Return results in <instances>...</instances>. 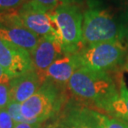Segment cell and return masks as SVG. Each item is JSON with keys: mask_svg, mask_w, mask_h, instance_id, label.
<instances>
[{"mask_svg": "<svg viewBox=\"0 0 128 128\" xmlns=\"http://www.w3.org/2000/svg\"><path fill=\"white\" fill-rule=\"evenodd\" d=\"M21 108H22L21 103H18V102H14V101H11L9 102V104L8 105L6 110H7V112H8V114L11 116L12 120H14L16 123H19V122H28V123H30V122L22 116Z\"/></svg>", "mask_w": 128, "mask_h": 128, "instance_id": "obj_14", "label": "cell"}, {"mask_svg": "<svg viewBox=\"0 0 128 128\" xmlns=\"http://www.w3.org/2000/svg\"><path fill=\"white\" fill-rule=\"evenodd\" d=\"M52 125L53 128H102L98 112L75 101H68Z\"/></svg>", "mask_w": 128, "mask_h": 128, "instance_id": "obj_7", "label": "cell"}, {"mask_svg": "<svg viewBox=\"0 0 128 128\" xmlns=\"http://www.w3.org/2000/svg\"><path fill=\"white\" fill-rule=\"evenodd\" d=\"M10 102L9 84H0V110L6 109Z\"/></svg>", "mask_w": 128, "mask_h": 128, "instance_id": "obj_17", "label": "cell"}, {"mask_svg": "<svg viewBox=\"0 0 128 128\" xmlns=\"http://www.w3.org/2000/svg\"><path fill=\"white\" fill-rule=\"evenodd\" d=\"M41 128H53V126L52 124H48V125H46V126H42Z\"/></svg>", "mask_w": 128, "mask_h": 128, "instance_id": "obj_22", "label": "cell"}, {"mask_svg": "<svg viewBox=\"0 0 128 128\" xmlns=\"http://www.w3.org/2000/svg\"><path fill=\"white\" fill-rule=\"evenodd\" d=\"M64 86L45 79L34 95L22 104V113L30 123H44L60 114L68 102Z\"/></svg>", "mask_w": 128, "mask_h": 128, "instance_id": "obj_2", "label": "cell"}, {"mask_svg": "<svg viewBox=\"0 0 128 128\" xmlns=\"http://www.w3.org/2000/svg\"><path fill=\"white\" fill-rule=\"evenodd\" d=\"M15 124L6 109L0 110V128H14Z\"/></svg>", "mask_w": 128, "mask_h": 128, "instance_id": "obj_18", "label": "cell"}, {"mask_svg": "<svg viewBox=\"0 0 128 128\" xmlns=\"http://www.w3.org/2000/svg\"><path fill=\"white\" fill-rule=\"evenodd\" d=\"M12 78L0 66V84H9Z\"/></svg>", "mask_w": 128, "mask_h": 128, "instance_id": "obj_20", "label": "cell"}, {"mask_svg": "<svg viewBox=\"0 0 128 128\" xmlns=\"http://www.w3.org/2000/svg\"><path fill=\"white\" fill-rule=\"evenodd\" d=\"M31 1L38 2L48 11H52L62 5L76 4L78 0H31Z\"/></svg>", "mask_w": 128, "mask_h": 128, "instance_id": "obj_15", "label": "cell"}, {"mask_svg": "<svg viewBox=\"0 0 128 128\" xmlns=\"http://www.w3.org/2000/svg\"><path fill=\"white\" fill-rule=\"evenodd\" d=\"M98 118L102 128H128V122L117 117L98 112Z\"/></svg>", "mask_w": 128, "mask_h": 128, "instance_id": "obj_13", "label": "cell"}, {"mask_svg": "<svg viewBox=\"0 0 128 128\" xmlns=\"http://www.w3.org/2000/svg\"><path fill=\"white\" fill-rule=\"evenodd\" d=\"M42 82L35 69L14 76L9 82L11 101L22 104L37 92Z\"/></svg>", "mask_w": 128, "mask_h": 128, "instance_id": "obj_11", "label": "cell"}, {"mask_svg": "<svg viewBox=\"0 0 128 128\" xmlns=\"http://www.w3.org/2000/svg\"><path fill=\"white\" fill-rule=\"evenodd\" d=\"M127 38H128V29H127Z\"/></svg>", "mask_w": 128, "mask_h": 128, "instance_id": "obj_24", "label": "cell"}, {"mask_svg": "<svg viewBox=\"0 0 128 128\" xmlns=\"http://www.w3.org/2000/svg\"><path fill=\"white\" fill-rule=\"evenodd\" d=\"M18 14L24 26L38 37L54 36L57 38L56 27L51 18L50 11L38 2L31 0L28 1L18 9Z\"/></svg>", "mask_w": 128, "mask_h": 128, "instance_id": "obj_8", "label": "cell"}, {"mask_svg": "<svg viewBox=\"0 0 128 128\" xmlns=\"http://www.w3.org/2000/svg\"><path fill=\"white\" fill-rule=\"evenodd\" d=\"M28 0H0V14L16 11Z\"/></svg>", "mask_w": 128, "mask_h": 128, "instance_id": "obj_16", "label": "cell"}, {"mask_svg": "<svg viewBox=\"0 0 128 128\" xmlns=\"http://www.w3.org/2000/svg\"><path fill=\"white\" fill-rule=\"evenodd\" d=\"M0 66L12 78L34 69L31 54L0 38Z\"/></svg>", "mask_w": 128, "mask_h": 128, "instance_id": "obj_9", "label": "cell"}, {"mask_svg": "<svg viewBox=\"0 0 128 128\" xmlns=\"http://www.w3.org/2000/svg\"><path fill=\"white\" fill-rule=\"evenodd\" d=\"M58 40L65 54L75 53L82 47L83 14L76 4H65L50 11Z\"/></svg>", "mask_w": 128, "mask_h": 128, "instance_id": "obj_5", "label": "cell"}, {"mask_svg": "<svg viewBox=\"0 0 128 128\" xmlns=\"http://www.w3.org/2000/svg\"><path fill=\"white\" fill-rule=\"evenodd\" d=\"M79 68L76 52L64 53L48 68L45 73V79H49L62 86H68L72 76Z\"/></svg>", "mask_w": 128, "mask_h": 128, "instance_id": "obj_12", "label": "cell"}, {"mask_svg": "<svg viewBox=\"0 0 128 128\" xmlns=\"http://www.w3.org/2000/svg\"><path fill=\"white\" fill-rule=\"evenodd\" d=\"M126 35L127 30L106 10L92 6L84 12L82 47L106 42H122Z\"/></svg>", "mask_w": 128, "mask_h": 128, "instance_id": "obj_3", "label": "cell"}, {"mask_svg": "<svg viewBox=\"0 0 128 128\" xmlns=\"http://www.w3.org/2000/svg\"><path fill=\"white\" fill-rule=\"evenodd\" d=\"M42 123H28V122H19L15 124L14 128H41Z\"/></svg>", "mask_w": 128, "mask_h": 128, "instance_id": "obj_21", "label": "cell"}, {"mask_svg": "<svg viewBox=\"0 0 128 128\" xmlns=\"http://www.w3.org/2000/svg\"><path fill=\"white\" fill-rule=\"evenodd\" d=\"M119 83H120V88H119L120 95H121V97L122 98V100H123L125 105H126L127 116H128V88H126V83L124 82L122 78H121V79H120Z\"/></svg>", "mask_w": 128, "mask_h": 128, "instance_id": "obj_19", "label": "cell"}, {"mask_svg": "<svg viewBox=\"0 0 128 128\" xmlns=\"http://www.w3.org/2000/svg\"><path fill=\"white\" fill-rule=\"evenodd\" d=\"M64 54L59 41L54 36L40 38L37 47L31 53L33 68L39 76L42 83L45 80V73L52 64Z\"/></svg>", "mask_w": 128, "mask_h": 128, "instance_id": "obj_10", "label": "cell"}, {"mask_svg": "<svg viewBox=\"0 0 128 128\" xmlns=\"http://www.w3.org/2000/svg\"><path fill=\"white\" fill-rule=\"evenodd\" d=\"M68 88L81 104L128 122L126 105L109 73L80 66L70 78Z\"/></svg>", "mask_w": 128, "mask_h": 128, "instance_id": "obj_1", "label": "cell"}, {"mask_svg": "<svg viewBox=\"0 0 128 128\" xmlns=\"http://www.w3.org/2000/svg\"><path fill=\"white\" fill-rule=\"evenodd\" d=\"M126 66H128V53H127V58H126Z\"/></svg>", "mask_w": 128, "mask_h": 128, "instance_id": "obj_23", "label": "cell"}, {"mask_svg": "<svg viewBox=\"0 0 128 128\" xmlns=\"http://www.w3.org/2000/svg\"><path fill=\"white\" fill-rule=\"evenodd\" d=\"M0 38L31 54L41 38L24 26L16 10L0 14Z\"/></svg>", "mask_w": 128, "mask_h": 128, "instance_id": "obj_6", "label": "cell"}, {"mask_svg": "<svg viewBox=\"0 0 128 128\" xmlns=\"http://www.w3.org/2000/svg\"><path fill=\"white\" fill-rule=\"evenodd\" d=\"M127 53L121 41H116L82 47L76 56L80 66L108 73L126 65Z\"/></svg>", "mask_w": 128, "mask_h": 128, "instance_id": "obj_4", "label": "cell"}]
</instances>
